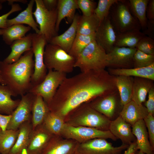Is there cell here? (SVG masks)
Here are the masks:
<instances>
[{
  "label": "cell",
  "mask_w": 154,
  "mask_h": 154,
  "mask_svg": "<svg viewBox=\"0 0 154 154\" xmlns=\"http://www.w3.org/2000/svg\"><path fill=\"white\" fill-rule=\"evenodd\" d=\"M76 154H78L76 153Z\"/></svg>",
  "instance_id": "cell-57"
},
{
  "label": "cell",
  "mask_w": 154,
  "mask_h": 154,
  "mask_svg": "<svg viewBox=\"0 0 154 154\" xmlns=\"http://www.w3.org/2000/svg\"><path fill=\"white\" fill-rule=\"evenodd\" d=\"M32 33H30L24 37L14 41L10 45L11 52L3 61L11 64L17 61L26 52L32 47Z\"/></svg>",
  "instance_id": "cell-22"
},
{
  "label": "cell",
  "mask_w": 154,
  "mask_h": 154,
  "mask_svg": "<svg viewBox=\"0 0 154 154\" xmlns=\"http://www.w3.org/2000/svg\"><path fill=\"white\" fill-rule=\"evenodd\" d=\"M47 43L42 35L32 33V48L35 57V66L31 79L32 87L42 82L47 74V69L44 63L43 57L45 47Z\"/></svg>",
  "instance_id": "cell-10"
},
{
  "label": "cell",
  "mask_w": 154,
  "mask_h": 154,
  "mask_svg": "<svg viewBox=\"0 0 154 154\" xmlns=\"http://www.w3.org/2000/svg\"><path fill=\"white\" fill-rule=\"evenodd\" d=\"M78 8L81 11L82 15L89 17L94 13L96 3L91 0H77Z\"/></svg>",
  "instance_id": "cell-41"
},
{
  "label": "cell",
  "mask_w": 154,
  "mask_h": 154,
  "mask_svg": "<svg viewBox=\"0 0 154 154\" xmlns=\"http://www.w3.org/2000/svg\"><path fill=\"white\" fill-rule=\"evenodd\" d=\"M137 150L136 141L130 145L123 154H134Z\"/></svg>",
  "instance_id": "cell-49"
},
{
  "label": "cell",
  "mask_w": 154,
  "mask_h": 154,
  "mask_svg": "<svg viewBox=\"0 0 154 154\" xmlns=\"http://www.w3.org/2000/svg\"><path fill=\"white\" fill-rule=\"evenodd\" d=\"M3 6L2 4V3L0 2V10L2 9V8Z\"/></svg>",
  "instance_id": "cell-54"
},
{
  "label": "cell",
  "mask_w": 154,
  "mask_h": 154,
  "mask_svg": "<svg viewBox=\"0 0 154 154\" xmlns=\"http://www.w3.org/2000/svg\"><path fill=\"white\" fill-rule=\"evenodd\" d=\"M19 133L18 129L0 131V154H9L16 141Z\"/></svg>",
  "instance_id": "cell-36"
},
{
  "label": "cell",
  "mask_w": 154,
  "mask_h": 154,
  "mask_svg": "<svg viewBox=\"0 0 154 154\" xmlns=\"http://www.w3.org/2000/svg\"><path fill=\"white\" fill-rule=\"evenodd\" d=\"M131 127L119 115L111 121L109 130L117 139H120L122 144L129 145L136 141V138L132 132Z\"/></svg>",
  "instance_id": "cell-17"
},
{
  "label": "cell",
  "mask_w": 154,
  "mask_h": 154,
  "mask_svg": "<svg viewBox=\"0 0 154 154\" xmlns=\"http://www.w3.org/2000/svg\"><path fill=\"white\" fill-rule=\"evenodd\" d=\"M95 40V34L89 35H76L68 53L76 59L82 50Z\"/></svg>",
  "instance_id": "cell-37"
},
{
  "label": "cell",
  "mask_w": 154,
  "mask_h": 154,
  "mask_svg": "<svg viewBox=\"0 0 154 154\" xmlns=\"http://www.w3.org/2000/svg\"><path fill=\"white\" fill-rule=\"evenodd\" d=\"M50 110L40 96H35L32 109L31 122L33 129L42 124Z\"/></svg>",
  "instance_id": "cell-30"
},
{
  "label": "cell",
  "mask_w": 154,
  "mask_h": 154,
  "mask_svg": "<svg viewBox=\"0 0 154 154\" xmlns=\"http://www.w3.org/2000/svg\"><path fill=\"white\" fill-rule=\"evenodd\" d=\"M11 115H3L0 114V127L1 130L4 131L7 127L11 117Z\"/></svg>",
  "instance_id": "cell-47"
},
{
  "label": "cell",
  "mask_w": 154,
  "mask_h": 154,
  "mask_svg": "<svg viewBox=\"0 0 154 154\" xmlns=\"http://www.w3.org/2000/svg\"><path fill=\"white\" fill-rule=\"evenodd\" d=\"M80 15L75 14L69 28L63 33L53 38L48 43L57 45L68 53L76 35L77 27Z\"/></svg>",
  "instance_id": "cell-21"
},
{
  "label": "cell",
  "mask_w": 154,
  "mask_h": 154,
  "mask_svg": "<svg viewBox=\"0 0 154 154\" xmlns=\"http://www.w3.org/2000/svg\"><path fill=\"white\" fill-rule=\"evenodd\" d=\"M0 83L1 84V85L3 83V81L1 77V76L0 74Z\"/></svg>",
  "instance_id": "cell-53"
},
{
  "label": "cell",
  "mask_w": 154,
  "mask_h": 154,
  "mask_svg": "<svg viewBox=\"0 0 154 154\" xmlns=\"http://www.w3.org/2000/svg\"><path fill=\"white\" fill-rule=\"evenodd\" d=\"M109 16L117 33L141 29L138 21L130 11L128 0H118L111 7Z\"/></svg>",
  "instance_id": "cell-5"
},
{
  "label": "cell",
  "mask_w": 154,
  "mask_h": 154,
  "mask_svg": "<svg viewBox=\"0 0 154 154\" xmlns=\"http://www.w3.org/2000/svg\"><path fill=\"white\" fill-rule=\"evenodd\" d=\"M74 66L81 72L104 70L107 66V53L94 40L77 57Z\"/></svg>",
  "instance_id": "cell-4"
},
{
  "label": "cell",
  "mask_w": 154,
  "mask_h": 154,
  "mask_svg": "<svg viewBox=\"0 0 154 154\" xmlns=\"http://www.w3.org/2000/svg\"><path fill=\"white\" fill-rule=\"evenodd\" d=\"M43 57L44 64L48 70L66 74L72 72L74 68L76 58L57 45L47 43Z\"/></svg>",
  "instance_id": "cell-6"
},
{
  "label": "cell",
  "mask_w": 154,
  "mask_h": 154,
  "mask_svg": "<svg viewBox=\"0 0 154 154\" xmlns=\"http://www.w3.org/2000/svg\"><path fill=\"white\" fill-rule=\"evenodd\" d=\"M129 145L122 144L118 147L104 138H96L79 143L76 153L78 154H121Z\"/></svg>",
  "instance_id": "cell-11"
},
{
  "label": "cell",
  "mask_w": 154,
  "mask_h": 154,
  "mask_svg": "<svg viewBox=\"0 0 154 154\" xmlns=\"http://www.w3.org/2000/svg\"><path fill=\"white\" fill-rule=\"evenodd\" d=\"M15 95L6 86L0 84V113L11 115L19 105L20 100H13Z\"/></svg>",
  "instance_id": "cell-31"
},
{
  "label": "cell",
  "mask_w": 154,
  "mask_h": 154,
  "mask_svg": "<svg viewBox=\"0 0 154 154\" xmlns=\"http://www.w3.org/2000/svg\"><path fill=\"white\" fill-rule=\"evenodd\" d=\"M11 7V9L9 12L0 16V29H4L7 27V18L10 15L22 10V8L18 4H14Z\"/></svg>",
  "instance_id": "cell-43"
},
{
  "label": "cell",
  "mask_w": 154,
  "mask_h": 154,
  "mask_svg": "<svg viewBox=\"0 0 154 154\" xmlns=\"http://www.w3.org/2000/svg\"><path fill=\"white\" fill-rule=\"evenodd\" d=\"M148 114L145 106L131 100L123 106L119 115L132 126L139 120L143 119Z\"/></svg>",
  "instance_id": "cell-19"
},
{
  "label": "cell",
  "mask_w": 154,
  "mask_h": 154,
  "mask_svg": "<svg viewBox=\"0 0 154 154\" xmlns=\"http://www.w3.org/2000/svg\"><path fill=\"white\" fill-rule=\"evenodd\" d=\"M134 154H145L142 151L137 150L136 151Z\"/></svg>",
  "instance_id": "cell-51"
},
{
  "label": "cell",
  "mask_w": 154,
  "mask_h": 154,
  "mask_svg": "<svg viewBox=\"0 0 154 154\" xmlns=\"http://www.w3.org/2000/svg\"><path fill=\"white\" fill-rule=\"evenodd\" d=\"M131 127L132 132L136 138L137 150L145 154H154V149L149 140L147 128L143 119L137 122Z\"/></svg>",
  "instance_id": "cell-20"
},
{
  "label": "cell",
  "mask_w": 154,
  "mask_h": 154,
  "mask_svg": "<svg viewBox=\"0 0 154 154\" xmlns=\"http://www.w3.org/2000/svg\"><path fill=\"white\" fill-rule=\"evenodd\" d=\"M112 74L116 76H134L154 80V63L145 67L133 68H111Z\"/></svg>",
  "instance_id": "cell-26"
},
{
  "label": "cell",
  "mask_w": 154,
  "mask_h": 154,
  "mask_svg": "<svg viewBox=\"0 0 154 154\" xmlns=\"http://www.w3.org/2000/svg\"><path fill=\"white\" fill-rule=\"evenodd\" d=\"M45 8L49 11H52L57 8L58 0H42Z\"/></svg>",
  "instance_id": "cell-48"
},
{
  "label": "cell",
  "mask_w": 154,
  "mask_h": 154,
  "mask_svg": "<svg viewBox=\"0 0 154 154\" xmlns=\"http://www.w3.org/2000/svg\"><path fill=\"white\" fill-rule=\"evenodd\" d=\"M77 0H58L57 7V17L55 30L58 33L61 21L67 18L68 23H72L75 15L76 10L78 9Z\"/></svg>",
  "instance_id": "cell-23"
},
{
  "label": "cell",
  "mask_w": 154,
  "mask_h": 154,
  "mask_svg": "<svg viewBox=\"0 0 154 154\" xmlns=\"http://www.w3.org/2000/svg\"><path fill=\"white\" fill-rule=\"evenodd\" d=\"M21 96L19 105L11 114L7 129L17 130L22 123L31 120L32 107L35 96L28 92Z\"/></svg>",
  "instance_id": "cell-12"
},
{
  "label": "cell",
  "mask_w": 154,
  "mask_h": 154,
  "mask_svg": "<svg viewBox=\"0 0 154 154\" xmlns=\"http://www.w3.org/2000/svg\"><path fill=\"white\" fill-rule=\"evenodd\" d=\"M100 24L99 20L94 13L89 17L80 15L76 35H89L95 34Z\"/></svg>",
  "instance_id": "cell-32"
},
{
  "label": "cell",
  "mask_w": 154,
  "mask_h": 154,
  "mask_svg": "<svg viewBox=\"0 0 154 154\" xmlns=\"http://www.w3.org/2000/svg\"><path fill=\"white\" fill-rule=\"evenodd\" d=\"M149 0H129L128 4L132 15L138 21L141 28H146L147 19L146 10Z\"/></svg>",
  "instance_id": "cell-33"
},
{
  "label": "cell",
  "mask_w": 154,
  "mask_h": 154,
  "mask_svg": "<svg viewBox=\"0 0 154 154\" xmlns=\"http://www.w3.org/2000/svg\"><path fill=\"white\" fill-rule=\"evenodd\" d=\"M145 36L139 29L117 33L115 47L135 48L138 42Z\"/></svg>",
  "instance_id": "cell-29"
},
{
  "label": "cell",
  "mask_w": 154,
  "mask_h": 154,
  "mask_svg": "<svg viewBox=\"0 0 154 154\" xmlns=\"http://www.w3.org/2000/svg\"><path fill=\"white\" fill-rule=\"evenodd\" d=\"M143 120L148 132L149 138L150 143L154 149V116L149 114Z\"/></svg>",
  "instance_id": "cell-42"
},
{
  "label": "cell",
  "mask_w": 154,
  "mask_h": 154,
  "mask_svg": "<svg viewBox=\"0 0 154 154\" xmlns=\"http://www.w3.org/2000/svg\"><path fill=\"white\" fill-rule=\"evenodd\" d=\"M143 33L154 40V20H147L145 29Z\"/></svg>",
  "instance_id": "cell-45"
},
{
  "label": "cell",
  "mask_w": 154,
  "mask_h": 154,
  "mask_svg": "<svg viewBox=\"0 0 154 154\" xmlns=\"http://www.w3.org/2000/svg\"><path fill=\"white\" fill-rule=\"evenodd\" d=\"M117 33L108 16L100 23L95 33V40L107 53L115 47Z\"/></svg>",
  "instance_id": "cell-14"
},
{
  "label": "cell",
  "mask_w": 154,
  "mask_h": 154,
  "mask_svg": "<svg viewBox=\"0 0 154 154\" xmlns=\"http://www.w3.org/2000/svg\"><path fill=\"white\" fill-rule=\"evenodd\" d=\"M91 106L110 120L114 119L117 102L115 96L112 94L98 97L89 102Z\"/></svg>",
  "instance_id": "cell-18"
},
{
  "label": "cell",
  "mask_w": 154,
  "mask_h": 154,
  "mask_svg": "<svg viewBox=\"0 0 154 154\" xmlns=\"http://www.w3.org/2000/svg\"><path fill=\"white\" fill-rule=\"evenodd\" d=\"M33 56L32 48L14 62L7 64L0 61L2 85L7 86L15 96L26 94L32 88L31 79L35 66Z\"/></svg>",
  "instance_id": "cell-2"
},
{
  "label": "cell",
  "mask_w": 154,
  "mask_h": 154,
  "mask_svg": "<svg viewBox=\"0 0 154 154\" xmlns=\"http://www.w3.org/2000/svg\"><path fill=\"white\" fill-rule=\"evenodd\" d=\"M116 77L115 84L119 92L121 105L123 106L132 100L133 79L131 76Z\"/></svg>",
  "instance_id": "cell-28"
},
{
  "label": "cell",
  "mask_w": 154,
  "mask_h": 154,
  "mask_svg": "<svg viewBox=\"0 0 154 154\" xmlns=\"http://www.w3.org/2000/svg\"><path fill=\"white\" fill-rule=\"evenodd\" d=\"M154 63V55L145 54L137 49L133 57L134 68H142Z\"/></svg>",
  "instance_id": "cell-39"
},
{
  "label": "cell",
  "mask_w": 154,
  "mask_h": 154,
  "mask_svg": "<svg viewBox=\"0 0 154 154\" xmlns=\"http://www.w3.org/2000/svg\"><path fill=\"white\" fill-rule=\"evenodd\" d=\"M8 2V4L9 5H11L14 2H20L22 3L25 4L27 2V1L26 0H7Z\"/></svg>",
  "instance_id": "cell-50"
},
{
  "label": "cell",
  "mask_w": 154,
  "mask_h": 154,
  "mask_svg": "<svg viewBox=\"0 0 154 154\" xmlns=\"http://www.w3.org/2000/svg\"><path fill=\"white\" fill-rule=\"evenodd\" d=\"M31 28L23 24H15L4 29L2 35L3 40L7 45H10L15 41L22 38Z\"/></svg>",
  "instance_id": "cell-34"
},
{
  "label": "cell",
  "mask_w": 154,
  "mask_h": 154,
  "mask_svg": "<svg viewBox=\"0 0 154 154\" xmlns=\"http://www.w3.org/2000/svg\"><path fill=\"white\" fill-rule=\"evenodd\" d=\"M118 0H99L96 8L94 13L100 22L102 21L107 17L112 5Z\"/></svg>",
  "instance_id": "cell-38"
},
{
  "label": "cell",
  "mask_w": 154,
  "mask_h": 154,
  "mask_svg": "<svg viewBox=\"0 0 154 154\" xmlns=\"http://www.w3.org/2000/svg\"><path fill=\"white\" fill-rule=\"evenodd\" d=\"M65 123L73 126H83L109 130L111 121L90 105L84 103L71 112L64 119Z\"/></svg>",
  "instance_id": "cell-3"
},
{
  "label": "cell",
  "mask_w": 154,
  "mask_h": 154,
  "mask_svg": "<svg viewBox=\"0 0 154 154\" xmlns=\"http://www.w3.org/2000/svg\"><path fill=\"white\" fill-rule=\"evenodd\" d=\"M146 15L147 20H154V0H149L146 9Z\"/></svg>",
  "instance_id": "cell-46"
},
{
  "label": "cell",
  "mask_w": 154,
  "mask_h": 154,
  "mask_svg": "<svg viewBox=\"0 0 154 154\" xmlns=\"http://www.w3.org/2000/svg\"><path fill=\"white\" fill-rule=\"evenodd\" d=\"M16 141L9 154H22L28 145L33 130L31 120L25 122L19 127Z\"/></svg>",
  "instance_id": "cell-24"
},
{
  "label": "cell",
  "mask_w": 154,
  "mask_h": 154,
  "mask_svg": "<svg viewBox=\"0 0 154 154\" xmlns=\"http://www.w3.org/2000/svg\"><path fill=\"white\" fill-rule=\"evenodd\" d=\"M145 105L149 114H154V88L153 87L148 92V99L145 102Z\"/></svg>",
  "instance_id": "cell-44"
},
{
  "label": "cell",
  "mask_w": 154,
  "mask_h": 154,
  "mask_svg": "<svg viewBox=\"0 0 154 154\" xmlns=\"http://www.w3.org/2000/svg\"><path fill=\"white\" fill-rule=\"evenodd\" d=\"M4 32V29H0V35H2Z\"/></svg>",
  "instance_id": "cell-52"
},
{
  "label": "cell",
  "mask_w": 154,
  "mask_h": 154,
  "mask_svg": "<svg viewBox=\"0 0 154 154\" xmlns=\"http://www.w3.org/2000/svg\"><path fill=\"white\" fill-rule=\"evenodd\" d=\"M36 9L33 12L36 22L39 26L40 34L45 38L47 43L58 35L55 30L57 17V8L49 11L45 7L42 0H35Z\"/></svg>",
  "instance_id": "cell-7"
},
{
  "label": "cell",
  "mask_w": 154,
  "mask_h": 154,
  "mask_svg": "<svg viewBox=\"0 0 154 154\" xmlns=\"http://www.w3.org/2000/svg\"><path fill=\"white\" fill-rule=\"evenodd\" d=\"M151 80L135 77L133 79L132 100L137 104L142 105L146 101L147 94L153 86Z\"/></svg>",
  "instance_id": "cell-25"
},
{
  "label": "cell",
  "mask_w": 154,
  "mask_h": 154,
  "mask_svg": "<svg viewBox=\"0 0 154 154\" xmlns=\"http://www.w3.org/2000/svg\"><path fill=\"white\" fill-rule=\"evenodd\" d=\"M79 143L74 140L54 135L40 154H76Z\"/></svg>",
  "instance_id": "cell-16"
},
{
  "label": "cell",
  "mask_w": 154,
  "mask_h": 154,
  "mask_svg": "<svg viewBox=\"0 0 154 154\" xmlns=\"http://www.w3.org/2000/svg\"><path fill=\"white\" fill-rule=\"evenodd\" d=\"M66 77V73L48 70L42 81L32 87L29 92L35 96H41L48 105L52 100L59 86Z\"/></svg>",
  "instance_id": "cell-9"
},
{
  "label": "cell",
  "mask_w": 154,
  "mask_h": 154,
  "mask_svg": "<svg viewBox=\"0 0 154 154\" xmlns=\"http://www.w3.org/2000/svg\"><path fill=\"white\" fill-rule=\"evenodd\" d=\"M135 48L145 54L154 55V40L145 35L138 42Z\"/></svg>",
  "instance_id": "cell-40"
},
{
  "label": "cell",
  "mask_w": 154,
  "mask_h": 154,
  "mask_svg": "<svg viewBox=\"0 0 154 154\" xmlns=\"http://www.w3.org/2000/svg\"><path fill=\"white\" fill-rule=\"evenodd\" d=\"M35 2V0H30L25 10L15 18L8 19L7 21V27L15 24H25L32 28L36 33L40 34L39 26L33 17L32 10Z\"/></svg>",
  "instance_id": "cell-27"
},
{
  "label": "cell",
  "mask_w": 154,
  "mask_h": 154,
  "mask_svg": "<svg viewBox=\"0 0 154 154\" xmlns=\"http://www.w3.org/2000/svg\"><path fill=\"white\" fill-rule=\"evenodd\" d=\"M43 123L52 134L57 136L60 135L65 123L64 118L50 111L46 116Z\"/></svg>",
  "instance_id": "cell-35"
},
{
  "label": "cell",
  "mask_w": 154,
  "mask_h": 154,
  "mask_svg": "<svg viewBox=\"0 0 154 154\" xmlns=\"http://www.w3.org/2000/svg\"><path fill=\"white\" fill-rule=\"evenodd\" d=\"M113 86L104 70L81 72L66 78L47 105L50 111L64 119L81 105L109 94Z\"/></svg>",
  "instance_id": "cell-1"
},
{
  "label": "cell",
  "mask_w": 154,
  "mask_h": 154,
  "mask_svg": "<svg viewBox=\"0 0 154 154\" xmlns=\"http://www.w3.org/2000/svg\"><path fill=\"white\" fill-rule=\"evenodd\" d=\"M54 135L42 123L33 129L25 154H40Z\"/></svg>",
  "instance_id": "cell-13"
},
{
  "label": "cell",
  "mask_w": 154,
  "mask_h": 154,
  "mask_svg": "<svg viewBox=\"0 0 154 154\" xmlns=\"http://www.w3.org/2000/svg\"><path fill=\"white\" fill-rule=\"evenodd\" d=\"M136 48L114 47L107 53V66L129 68L133 66Z\"/></svg>",
  "instance_id": "cell-15"
},
{
  "label": "cell",
  "mask_w": 154,
  "mask_h": 154,
  "mask_svg": "<svg viewBox=\"0 0 154 154\" xmlns=\"http://www.w3.org/2000/svg\"><path fill=\"white\" fill-rule=\"evenodd\" d=\"M22 154H25L23 153H22Z\"/></svg>",
  "instance_id": "cell-56"
},
{
  "label": "cell",
  "mask_w": 154,
  "mask_h": 154,
  "mask_svg": "<svg viewBox=\"0 0 154 154\" xmlns=\"http://www.w3.org/2000/svg\"><path fill=\"white\" fill-rule=\"evenodd\" d=\"M60 136L74 140L79 143L96 138L110 139L114 141L117 139L109 130L104 131L86 127L73 126L66 123Z\"/></svg>",
  "instance_id": "cell-8"
},
{
  "label": "cell",
  "mask_w": 154,
  "mask_h": 154,
  "mask_svg": "<svg viewBox=\"0 0 154 154\" xmlns=\"http://www.w3.org/2000/svg\"><path fill=\"white\" fill-rule=\"evenodd\" d=\"M1 130V128H0V131Z\"/></svg>",
  "instance_id": "cell-55"
}]
</instances>
